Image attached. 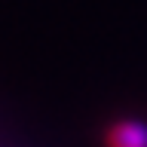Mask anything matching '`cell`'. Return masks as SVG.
Here are the masks:
<instances>
[{"instance_id": "6da1fadb", "label": "cell", "mask_w": 147, "mask_h": 147, "mask_svg": "<svg viewBox=\"0 0 147 147\" xmlns=\"http://www.w3.org/2000/svg\"><path fill=\"white\" fill-rule=\"evenodd\" d=\"M107 147H147V126L138 119H119L107 132Z\"/></svg>"}]
</instances>
